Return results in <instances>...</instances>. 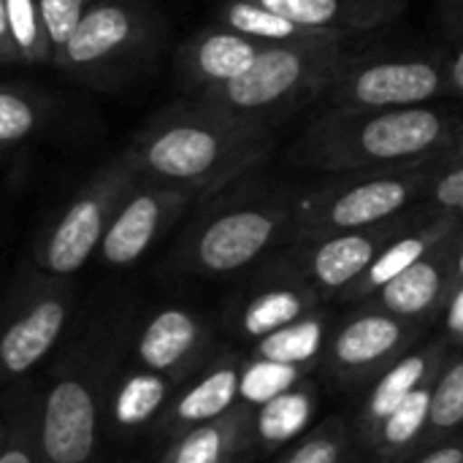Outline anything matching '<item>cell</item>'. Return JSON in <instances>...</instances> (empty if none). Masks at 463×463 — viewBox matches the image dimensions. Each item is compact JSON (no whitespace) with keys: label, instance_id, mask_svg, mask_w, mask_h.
<instances>
[{"label":"cell","instance_id":"6da1fadb","mask_svg":"<svg viewBox=\"0 0 463 463\" xmlns=\"http://www.w3.org/2000/svg\"><path fill=\"white\" fill-rule=\"evenodd\" d=\"M271 146L269 125L187 100L157 111L122 155L138 176L193 187L206 198L258 171Z\"/></svg>","mask_w":463,"mask_h":463},{"label":"cell","instance_id":"7a4b0ae2","mask_svg":"<svg viewBox=\"0 0 463 463\" xmlns=\"http://www.w3.org/2000/svg\"><path fill=\"white\" fill-rule=\"evenodd\" d=\"M136 315L111 309L79 326L57 347L49 385L38 396L41 463H90L100 448L106 393L125 361Z\"/></svg>","mask_w":463,"mask_h":463},{"label":"cell","instance_id":"3957f363","mask_svg":"<svg viewBox=\"0 0 463 463\" xmlns=\"http://www.w3.org/2000/svg\"><path fill=\"white\" fill-rule=\"evenodd\" d=\"M463 144L461 117L439 103L396 109H326L293 144L304 168L342 174L437 157Z\"/></svg>","mask_w":463,"mask_h":463},{"label":"cell","instance_id":"277c9868","mask_svg":"<svg viewBox=\"0 0 463 463\" xmlns=\"http://www.w3.org/2000/svg\"><path fill=\"white\" fill-rule=\"evenodd\" d=\"M296 193L255 179V171L198 201L182 241L171 252L179 277L217 279L263 260L293 236Z\"/></svg>","mask_w":463,"mask_h":463},{"label":"cell","instance_id":"5b68a950","mask_svg":"<svg viewBox=\"0 0 463 463\" xmlns=\"http://www.w3.org/2000/svg\"><path fill=\"white\" fill-rule=\"evenodd\" d=\"M350 52L353 38L345 35H320L301 43H266L239 79L193 100L274 128L304 103L320 100Z\"/></svg>","mask_w":463,"mask_h":463},{"label":"cell","instance_id":"8992f818","mask_svg":"<svg viewBox=\"0 0 463 463\" xmlns=\"http://www.w3.org/2000/svg\"><path fill=\"white\" fill-rule=\"evenodd\" d=\"M442 155L402 165L331 174L320 184L296 195L290 241L320 233L372 228L404 214L426 198V187Z\"/></svg>","mask_w":463,"mask_h":463},{"label":"cell","instance_id":"52a82bcc","mask_svg":"<svg viewBox=\"0 0 463 463\" xmlns=\"http://www.w3.org/2000/svg\"><path fill=\"white\" fill-rule=\"evenodd\" d=\"M76 293L68 279L24 271L0 301V391L22 383L68 336Z\"/></svg>","mask_w":463,"mask_h":463},{"label":"cell","instance_id":"ba28073f","mask_svg":"<svg viewBox=\"0 0 463 463\" xmlns=\"http://www.w3.org/2000/svg\"><path fill=\"white\" fill-rule=\"evenodd\" d=\"M136 176L125 155L100 165L35 241V269L57 279L79 274L98 255L106 225Z\"/></svg>","mask_w":463,"mask_h":463},{"label":"cell","instance_id":"9c48e42d","mask_svg":"<svg viewBox=\"0 0 463 463\" xmlns=\"http://www.w3.org/2000/svg\"><path fill=\"white\" fill-rule=\"evenodd\" d=\"M448 98L442 52L434 54H361L350 52L331 76L320 100L328 109H396Z\"/></svg>","mask_w":463,"mask_h":463},{"label":"cell","instance_id":"30bf717a","mask_svg":"<svg viewBox=\"0 0 463 463\" xmlns=\"http://www.w3.org/2000/svg\"><path fill=\"white\" fill-rule=\"evenodd\" d=\"M429 328L399 320L366 301L328 331L320 369L339 388H364L396 358L423 342Z\"/></svg>","mask_w":463,"mask_h":463},{"label":"cell","instance_id":"8fae6325","mask_svg":"<svg viewBox=\"0 0 463 463\" xmlns=\"http://www.w3.org/2000/svg\"><path fill=\"white\" fill-rule=\"evenodd\" d=\"M429 212L434 209L420 201L404 214L385 220L380 225H372V228L293 239L282 255L317 290L320 301L339 298L369 269V263L380 255V250L391 239H396L402 231H407L418 220H423Z\"/></svg>","mask_w":463,"mask_h":463},{"label":"cell","instance_id":"7c38bea8","mask_svg":"<svg viewBox=\"0 0 463 463\" xmlns=\"http://www.w3.org/2000/svg\"><path fill=\"white\" fill-rule=\"evenodd\" d=\"M201 198L203 195L193 187L136 176L106 225L98 258L109 269L138 263Z\"/></svg>","mask_w":463,"mask_h":463},{"label":"cell","instance_id":"4fadbf2b","mask_svg":"<svg viewBox=\"0 0 463 463\" xmlns=\"http://www.w3.org/2000/svg\"><path fill=\"white\" fill-rule=\"evenodd\" d=\"M317 290L279 252L260 263L225 307V328L241 342H258L320 309Z\"/></svg>","mask_w":463,"mask_h":463},{"label":"cell","instance_id":"5bb4252c","mask_svg":"<svg viewBox=\"0 0 463 463\" xmlns=\"http://www.w3.org/2000/svg\"><path fill=\"white\" fill-rule=\"evenodd\" d=\"M217 350L214 328L187 307H160L146 317H136L125 361L130 366L184 380L201 369Z\"/></svg>","mask_w":463,"mask_h":463},{"label":"cell","instance_id":"9a60e30c","mask_svg":"<svg viewBox=\"0 0 463 463\" xmlns=\"http://www.w3.org/2000/svg\"><path fill=\"white\" fill-rule=\"evenodd\" d=\"M149 27L152 19L136 0H90L52 65L92 79L138 52L149 38Z\"/></svg>","mask_w":463,"mask_h":463},{"label":"cell","instance_id":"2e32d148","mask_svg":"<svg viewBox=\"0 0 463 463\" xmlns=\"http://www.w3.org/2000/svg\"><path fill=\"white\" fill-rule=\"evenodd\" d=\"M463 271V228L453 231L448 239H442L431 252H426L418 263L404 269L396 279H391L385 288H380L366 304L431 328L439 317L445 293L450 282Z\"/></svg>","mask_w":463,"mask_h":463},{"label":"cell","instance_id":"e0dca14e","mask_svg":"<svg viewBox=\"0 0 463 463\" xmlns=\"http://www.w3.org/2000/svg\"><path fill=\"white\" fill-rule=\"evenodd\" d=\"M239 364L241 358L233 353L212 355L201 369L184 377L174 396L168 399L163 415L155 420L152 434L160 437L165 445L179 434L203 426L231 407L239 404Z\"/></svg>","mask_w":463,"mask_h":463},{"label":"cell","instance_id":"ac0fdd59","mask_svg":"<svg viewBox=\"0 0 463 463\" xmlns=\"http://www.w3.org/2000/svg\"><path fill=\"white\" fill-rule=\"evenodd\" d=\"M263 46V41L247 38L222 24L203 27L176 52V71L182 87L190 92V98L209 95L212 90L239 79Z\"/></svg>","mask_w":463,"mask_h":463},{"label":"cell","instance_id":"d6986e66","mask_svg":"<svg viewBox=\"0 0 463 463\" xmlns=\"http://www.w3.org/2000/svg\"><path fill=\"white\" fill-rule=\"evenodd\" d=\"M448 350H450V345L442 336H429V339L418 342L412 350H407L402 358H396L385 372H380L369 383V391L364 396V404H361V412H358L355 429H353L361 439V448H366L372 442V437L377 434L383 420L410 393H415L420 385H426L437 374Z\"/></svg>","mask_w":463,"mask_h":463},{"label":"cell","instance_id":"ffe728a7","mask_svg":"<svg viewBox=\"0 0 463 463\" xmlns=\"http://www.w3.org/2000/svg\"><path fill=\"white\" fill-rule=\"evenodd\" d=\"M307 30L355 38L396 22L410 0H250Z\"/></svg>","mask_w":463,"mask_h":463},{"label":"cell","instance_id":"44dd1931","mask_svg":"<svg viewBox=\"0 0 463 463\" xmlns=\"http://www.w3.org/2000/svg\"><path fill=\"white\" fill-rule=\"evenodd\" d=\"M458 228H463V220L429 212L423 220H418L415 225H410L407 231H402L396 239H391L380 250V255L369 263V269L339 296V301H345V304H361V301L372 298L380 288H385L404 269H410L412 263H418L426 252H431L442 239H448Z\"/></svg>","mask_w":463,"mask_h":463},{"label":"cell","instance_id":"7402d4cb","mask_svg":"<svg viewBox=\"0 0 463 463\" xmlns=\"http://www.w3.org/2000/svg\"><path fill=\"white\" fill-rule=\"evenodd\" d=\"M179 383L182 380L152 374L136 366H119L106 393L103 423L109 426V431L122 437H133L138 431L152 429Z\"/></svg>","mask_w":463,"mask_h":463},{"label":"cell","instance_id":"603a6c76","mask_svg":"<svg viewBox=\"0 0 463 463\" xmlns=\"http://www.w3.org/2000/svg\"><path fill=\"white\" fill-rule=\"evenodd\" d=\"M252 450V407L239 402L225 415L171 439L157 463H247Z\"/></svg>","mask_w":463,"mask_h":463},{"label":"cell","instance_id":"cb8c5ba5","mask_svg":"<svg viewBox=\"0 0 463 463\" xmlns=\"http://www.w3.org/2000/svg\"><path fill=\"white\" fill-rule=\"evenodd\" d=\"M320 396L312 380H304L274 399L252 407V442L260 453H271L296 437H304L309 431V423L315 420Z\"/></svg>","mask_w":463,"mask_h":463},{"label":"cell","instance_id":"d4e9b609","mask_svg":"<svg viewBox=\"0 0 463 463\" xmlns=\"http://www.w3.org/2000/svg\"><path fill=\"white\" fill-rule=\"evenodd\" d=\"M434 380V377H431ZM431 380L410 393L377 429L372 442L364 448L374 463H407L423 450L426 420H429V391Z\"/></svg>","mask_w":463,"mask_h":463},{"label":"cell","instance_id":"484cf974","mask_svg":"<svg viewBox=\"0 0 463 463\" xmlns=\"http://www.w3.org/2000/svg\"><path fill=\"white\" fill-rule=\"evenodd\" d=\"M326 339H328V315L323 309H315L312 315L252 342L250 355L315 372L320 366Z\"/></svg>","mask_w":463,"mask_h":463},{"label":"cell","instance_id":"4316f807","mask_svg":"<svg viewBox=\"0 0 463 463\" xmlns=\"http://www.w3.org/2000/svg\"><path fill=\"white\" fill-rule=\"evenodd\" d=\"M463 423V358L461 350H448L429 391V420H426V448L445 445L461 437Z\"/></svg>","mask_w":463,"mask_h":463},{"label":"cell","instance_id":"83f0119b","mask_svg":"<svg viewBox=\"0 0 463 463\" xmlns=\"http://www.w3.org/2000/svg\"><path fill=\"white\" fill-rule=\"evenodd\" d=\"M0 463H41L38 448V393L16 383L11 404L0 415Z\"/></svg>","mask_w":463,"mask_h":463},{"label":"cell","instance_id":"f1b7e54d","mask_svg":"<svg viewBox=\"0 0 463 463\" xmlns=\"http://www.w3.org/2000/svg\"><path fill=\"white\" fill-rule=\"evenodd\" d=\"M214 24H222L233 33H241V35L263 41V43H301V41L326 35V33L307 30V27H301L263 5H255L250 0H222L217 8Z\"/></svg>","mask_w":463,"mask_h":463},{"label":"cell","instance_id":"f546056e","mask_svg":"<svg viewBox=\"0 0 463 463\" xmlns=\"http://www.w3.org/2000/svg\"><path fill=\"white\" fill-rule=\"evenodd\" d=\"M49 98L22 84L0 81V152L35 136L49 114Z\"/></svg>","mask_w":463,"mask_h":463},{"label":"cell","instance_id":"4dcf8cb0","mask_svg":"<svg viewBox=\"0 0 463 463\" xmlns=\"http://www.w3.org/2000/svg\"><path fill=\"white\" fill-rule=\"evenodd\" d=\"M309 377H312V372H307V369L247 355L239 364V402L247 407H258Z\"/></svg>","mask_w":463,"mask_h":463},{"label":"cell","instance_id":"1f68e13d","mask_svg":"<svg viewBox=\"0 0 463 463\" xmlns=\"http://www.w3.org/2000/svg\"><path fill=\"white\" fill-rule=\"evenodd\" d=\"M353 426L336 415L309 429L279 463H350Z\"/></svg>","mask_w":463,"mask_h":463},{"label":"cell","instance_id":"d6a6232c","mask_svg":"<svg viewBox=\"0 0 463 463\" xmlns=\"http://www.w3.org/2000/svg\"><path fill=\"white\" fill-rule=\"evenodd\" d=\"M3 11H5L11 46L16 52V62H22V65L52 62L35 0H3Z\"/></svg>","mask_w":463,"mask_h":463},{"label":"cell","instance_id":"836d02e7","mask_svg":"<svg viewBox=\"0 0 463 463\" xmlns=\"http://www.w3.org/2000/svg\"><path fill=\"white\" fill-rule=\"evenodd\" d=\"M426 206H431L437 214L456 217L463 214V144L453 146L442 155L439 165L434 168V176L426 187Z\"/></svg>","mask_w":463,"mask_h":463},{"label":"cell","instance_id":"e575fe53","mask_svg":"<svg viewBox=\"0 0 463 463\" xmlns=\"http://www.w3.org/2000/svg\"><path fill=\"white\" fill-rule=\"evenodd\" d=\"M38 5V16H41V27L49 43V54L54 60V54L68 43V38L73 35L84 8L90 5V0H35Z\"/></svg>","mask_w":463,"mask_h":463},{"label":"cell","instance_id":"d590c367","mask_svg":"<svg viewBox=\"0 0 463 463\" xmlns=\"http://www.w3.org/2000/svg\"><path fill=\"white\" fill-rule=\"evenodd\" d=\"M437 323L442 326V334L439 336L453 350H463V271L450 282Z\"/></svg>","mask_w":463,"mask_h":463},{"label":"cell","instance_id":"8d00e7d4","mask_svg":"<svg viewBox=\"0 0 463 463\" xmlns=\"http://www.w3.org/2000/svg\"><path fill=\"white\" fill-rule=\"evenodd\" d=\"M407 463H463L461 437L458 439H450L445 445L426 448V450H420L415 458H410Z\"/></svg>","mask_w":463,"mask_h":463},{"label":"cell","instance_id":"74e56055","mask_svg":"<svg viewBox=\"0 0 463 463\" xmlns=\"http://www.w3.org/2000/svg\"><path fill=\"white\" fill-rule=\"evenodd\" d=\"M16 62V52L11 46V35H8V24H5V11H3V0H0V65H14Z\"/></svg>","mask_w":463,"mask_h":463}]
</instances>
